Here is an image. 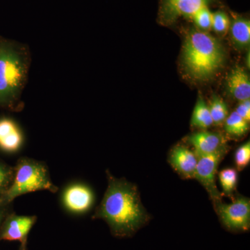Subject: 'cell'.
Masks as SVG:
<instances>
[{
  "label": "cell",
  "mask_w": 250,
  "mask_h": 250,
  "mask_svg": "<svg viewBox=\"0 0 250 250\" xmlns=\"http://www.w3.org/2000/svg\"><path fill=\"white\" fill-rule=\"evenodd\" d=\"M108 187L93 219L104 220L113 236L126 238L147 225L150 216L141 203L137 187L106 172Z\"/></svg>",
  "instance_id": "6da1fadb"
},
{
  "label": "cell",
  "mask_w": 250,
  "mask_h": 250,
  "mask_svg": "<svg viewBox=\"0 0 250 250\" xmlns=\"http://www.w3.org/2000/svg\"><path fill=\"white\" fill-rule=\"evenodd\" d=\"M29 65L30 56L25 46L13 41H0V106H21Z\"/></svg>",
  "instance_id": "7a4b0ae2"
},
{
  "label": "cell",
  "mask_w": 250,
  "mask_h": 250,
  "mask_svg": "<svg viewBox=\"0 0 250 250\" xmlns=\"http://www.w3.org/2000/svg\"><path fill=\"white\" fill-rule=\"evenodd\" d=\"M225 61V49L220 41L206 31H189L182 51V62L189 76L208 80L223 67Z\"/></svg>",
  "instance_id": "3957f363"
},
{
  "label": "cell",
  "mask_w": 250,
  "mask_h": 250,
  "mask_svg": "<svg viewBox=\"0 0 250 250\" xmlns=\"http://www.w3.org/2000/svg\"><path fill=\"white\" fill-rule=\"evenodd\" d=\"M59 189L52 182L45 162L24 156L18 161L12 182L1 195L0 204L9 205L17 197L29 192L47 190L56 193Z\"/></svg>",
  "instance_id": "277c9868"
},
{
  "label": "cell",
  "mask_w": 250,
  "mask_h": 250,
  "mask_svg": "<svg viewBox=\"0 0 250 250\" xmlns=\"http://www.w3.org/2000/svg\"><path fill=\"white\" fill-rule=\"evenodd\" d=\"M215 210L224 228L231 232H246L250 228V201L238 196L231 204L215 203Z\"/></svg>",
  "instance_id": "5b68a950"
},
{
  "label": "cell",
  "mask_w": 250,
  "mask_h": 250,
  "mask_svg": "<svg viewBox=\"0 0 250 250\" xmlns=\"http://www.w3.org/2000/svg\"><path fill=\"white\" fill-rule=\"evenodd\" d=\"M95 197L93 189L85 183L73 182L63 188L60 202L64 210L72 215H83L92 209Z\"/></svg>",
  "instance_id": "8992f818"
},
{
  "label": "cell",
  "mask_w": 250,
  "mask_h": 250,
  "mask_svg": "<svg viewBox=\"0 0 250 250\" xmlns=\"http://www.w3.org/2000/svg\"><path fill=\"white\" fill-rule=\"evenodd\" d=\"M227 152H218L210 155L197 156L195 177L205 188L213 201H221L222 195L215 184V174L220 161Z\"/></svg>",
  "instance_id": "52a82bcc"
},
{
  "label": "cell",
  "mask_w": 250,
  "mask_h": 250,
  "mask_svg": "<svg viewBox=\"0 0 250 250\" xmlns=\"http://www.w3.org/2000/svg\"><path fill=\"white\" fill-rule=\"evenodd\" d=\"M211 0H163L161 14L165 22H174L179 18L192 20L201 10L208 7Z\"/></svg>",
  "instance_id": "ba28073f"
},
{
  "label": "cell",
  "mask_w": 250,
  "mask_h": 250,
  "mask_svg": "<svg viewBox=\"0 0 250 250\" xmlns=\"http://www.w3.org/2000/svg\"><path fill=\"white\" fill-rule=\"evenodd\" d=\"M37 221L36 215H20L12 213L5 220L0 238L4 241L27 243L28 236Z\"/></svg>",
  "instance_id": "9c48e42d"
},
{
  "label": "cell",
  "mask_w": 250,
  "mask_h": 250,
  "mask_svg": "<svg viewBox=\"0 0 250 250\" xmlns=\"http://www.w3.org/2000/svg\"><path fill=\"white\" fill-rule=\"evenodd\" d=\"M188 142L194 147L197 156L210 155L218 152H228L226 141L220 133L201 131L190 135Z\"/></svg>",
  "instance_id": "30bf717a"
},
{
  "label": "cell",
  "mask_w": 250,
  "mask_h": 250,
  "mask_svg": "<svg viewBox=\"0 0 250 250\" xmlns=\"http://www.w3.org/2000/svg\"><path fill=\"white\" fill-rule=\"evenodd\" d=\"M24 135L21 126L14 120L0 118V149L14 154L24 147Z\"/></svg>",
  "instance_id": "8fae6325"
},
{
  "label": "cell",
  "mask_w": 250,
  "mask_h": 250,
  "mask_svg": "<svg viewBox=\"0 0 250 250\" xmlns=\"http://www.w3.org/2000/svg\"><path fill=\"white\" fill-rule=\"evenodd\" d=\"M169 163L181 176L193 179L197 164V156L194 151L184 146L174 147L169 156Z\"/></svg>",
  "instance_id": "7c38bea8"
},
{
  "label": "cell",
  "mask_w": 250,
  "mask_h": 250,
  "mask_svg": "<svg viewBox=\"0 0 250 250\" xmlns=\"http://www.w3.org/2000/svg\"><path fill=\"white\" fill-rule=\"evenodd\" d=\"M228 89L230 94L238 101L250 98V80L246 70L241 67H235L229 75Z\"/></svg>",
  "instance_id": "4fadbf2b"
},
{
  "label": "cell",
  "mask_w": 250,
  "mask_h": 250,
  "mask_svg": "<svg viewBox=\"0 0 250 250\" xmlns=\"http://www.w3.org/2000/svg\"><path fill=\"white\" fill-rule=\"evenodd\" d=\"M229 31L233 45L240 49H248L250 44V22L242 16H236L230 21Z\"/></svg>",
  "instance_id": "5bb4252c"
},
{
  "label": "cell",
  "mask_w": 250,
  "mask_h": 250,
  "mask_svg": "<svg viewBox=\"0 0 250 250\" xmlns=\"http://www.w3.org/2000/svg\"><path fill=\"white\" fill-rule=\"evenodd\" d=\"M213 125L209 108L203 98H199L192 112L191 125L200 129H205Z\"/></svg>",
  "instance_id": "9a60e30c"
},
{
  "label": "cell",
  "mask_w": 250,
  "mask_h": 250,
  "mask_svg": "<svg viewBox=\"0 0 250 250\" xmlns=\"http://www.w3.org/2000/svg\"><path fill=\"white\" fill-rule=\"evenodd\" d=\"M225 129L228 134L233 136H241L249 129V123L233 111L226 118Z\"/></svg>",
  "instance_id": "2e32d148"
},
{
  "label": "cell",
  "mask_w": 250,
  "mask_h": 250,
  "mask_svg": "<svg viewBox=\"0 0 250 250\" xmlns=\"http://www.w3.org/2000/svg\"><path fill=\"white\" fill-rule=\"evenodd\" d=\"M210 116H211L213 125L223 124L228 116V108L226 103L220 97L213 95L210 100L209 106Z\"/></svg>",
  "instance_id": "e0dca14e"
},
{
  "label": "cell",
  "mask_w": 250,
  "mask_h": 250,
  "mask_svg": "<svg viewBox=\"0 0 250 250\" xmlns=\"http://www.w3.org/2000/svg\"><path fill=\"white\" fill-rule=\"evenodd\" d=\"M219 179L223 188V195L233 197L238 183V172L233 168H226L220 171Z\"/></svg>",
  "instance_id": "ac0fdd59"
},
{
  "label": "cell",
  "mask_w": 250,
  "mask_h": 250,
  "mask_svg": "<svg viewBox=\"0 0 250 250\" xmlns=\"http://www.w3.org/2000/svg\"><path fill=\"white\" fill-rule=\"evenodd\" d=\"M212 18L213 13L210 11L209 7H207L197 13L192 21L195 23L197 29L207 32L211 29Z\"/></svg>",
  "instance_id": "d6986e66"
},
{
  "label": "cell",
  "mask_w": 250,
  "mask_h": 250,
  "mask_svg": "<svg viewBox=\"0 0 250 250\" xmlns=\"http://www.w3.org/2000/svg\"><path fill=\"white\" fill-rule=\"evenodd\" d=\"M230 19L228 15L223 11L213 13L212 27L213 30L219 34H225L229 31Z\"/></svg>",
  "instance_id": "ffe728a7"
},
{
  "label": "cell",
  "mask_w": 250,
  "mask_h": 250,
  "mask_svg": "<svg viewBox=\"0 0 250 250\" xmlns=\"http://www.w3.org/2000/svg\"><path fill=\"white\" fill-rule=\"evenodd\" d=\"M235 164L239 170H243L250 164V143H245L237 149L235 153Z\"/></svg>",
  "instance_id": "44dd1931"
},
{
  "label": "cell",
  "mask_w": 250,
  "mask_h": 250,
  "mask_svg": "<svg viewBox=\"0 0 250 250\" xmlns=\"http://www.w3.org/2000/svg\"><path fill=\"white\" fill-rule=\"evenodd\" d=\"M14 177V169L0 162V193L6 192Z\"/></svg>",
  "instance_id": "7402d4cb"
},
{
  "label": "cell",
  "mask_w": 250,
  "mask_h": 250,
  "mask_svg": "<svg viewBox=\"0 0 250 250\" xmlns=\"http://www.w3.org/2000/svg\"><path fill=\"white\" fill-rule=\"evenodd\" d=\"M236 112L241 118L250 123V100L240 102L237 106Z\"/></svg>",
  "instance_id": "603a6c76"
},
{
  "label": "cell",
  "mask_w": 250,
  "mask_h": 250,
  "mask_svg": "<svg viewBox=\"0 0 250 250\" xmlns=\"http://www.w3.org/2000/svg\"><path fill=\"white\" fill-rule=\"evenodd\" d=\"M4 206L6 205H1V204H0V224H1V221H2L3 218H4V216L5 209Z\"/></svg>",
  "instance_id": "cb8c5ba5"
},
{
  "label": "cell",
  "mask_w": 250,
  "mask_h": 250,
  "mask_svg": "<svg viewBox=\"0 0 250 250\" xmlns=\"http://www.w3.org/2000/svg\"><path fill=\"white\" fill-rule=\"evenodd\" d=\"M27 243H25V244H21V248H20V250H27Z\"/></svg>",
  "instance_id": "d4e9b609"
}]
</instances>
